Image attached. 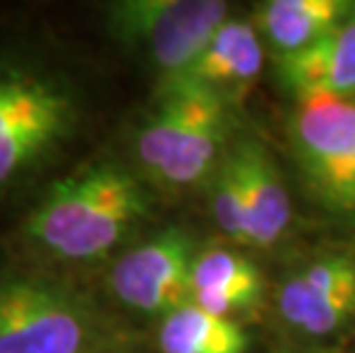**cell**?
Wrapping results in <instances>:
<instances>
[{"instance_id":"cell-1","label":"cell","mask_w":355,"mask_h":353,"mask_svg":"<svg viewBox=\"0 0 355 353\" xmlns=\"http://www.w3.org/2000/svg\"><path fill=\"white\" fill-rule=\"evenodd\" d=\"M147 212L131 172L99 163L55 182L33 209L26 234L55 257L87 261L108 255Z\"/></svg>"},{"instance_id":"cell-2","label":"cell","mask_w":355,"mask_h":353,"mask_svg":"<svg viewBox=\"0 0 355 353\" xmlns=\"http://www.w3.org/2000/svg\"><path fill=\"white\" fill-rule=\"evenodd\" d=\"M76 122V103L62 80L0 58V186L28 177L55 152Z\"/></svg>"},{"instance_id":"cell-3","label":"cell","mask_w":355,"mask_h":353,"mask_svg":"<svg viewBox=\"0 0 355 353\" xmlns=\"http://www.w3.org/2000/svg\"><path fill=\"white\" fill-rule=\"evenodd\" d=\"M289 138L321 205L335 214H355V94L296 99Z\"/></svg>"},{"instance_id":"cell-4","label":"cell","mask_w":355,"mask_h":353,"mask_svg":"<svg viewBox=\"0 0 355 353\" xmlns=\"http://www.w3.org/2000/svg\"><path fill=\"white\" fill-rule=\"evenodd\" d=\"M227 14L230 5L220 0H124L110 5L108 21L112 33L145 51L168 80L207 49Z\"/></svg>"},{"instance_id":"cell-5","label":"cell","mask_w":355,"mask_h":353,"mask_svg":"<svg viewBox=\"0 0 355 353\" xmlns=\"http://www.w3.org/2000/svg\"><path fill=\"white\" fill-rule=\"evenodd\" d=\"M89 319L69 291L40 277L0 280V353H83Z\"/></svg>"},{"instance_id":"cell-6","label":"cell","mask_w":355,"mask_h":353,"mask_svg":"<svg viewBox=\"0 0 355 353\" xmlns=\"http://www.w3.org/2000/svg\"><path fill=\"white\" fill-rule=\"evenodd\" d=\"M195 241L168 227L122 255L110 271V287L126 307L142 314H170L191 303Z\"/></svg>"},{"instance_id":"cell-7","label":"cell","mask_w":355,"mask_h":353,"mask_svg":"<svg viewBox=\"0 0 355 353\" xmlns=\"http://www.w3.org/2000/svg\"><path fill=\"white\" fill-rule=\"evenodd\" d=\"M277 310L305 335L335 333L355 317V259L335 255L316 259L277 291Z\"/></svg>"},{"instance_id":"cell-8","label":"cell","mask_w":355,"mask_h":353,"mask_svg":"<svg viewBox=\"0 0 355 353\" xmlns=\"http://www.w3.org/2000/svg\"><path fill=\"white\" fill-rule=\"evenodd\" d=\"M263 67V46L252 24L227 19L211 37L207 49L163 85H191L216 94L225 103L239 101L250 92Z\"/></svg>"},{"instance_id":"cell-9","label":"cell","mask_w":355,"mask_h":353,"mask_svg":"<svg viewBox=\"0 0 355 353\" xmlns=\"http://www.w3.org/2000/svg\"><path fill=\"white\" fill-rule=\"evenodd\" d=\"M191 87V85H188ZM227 108L230 103L216 94L195 87V101L184 129L172 145L163 170L154 179L168 189H186L202 182L209 172L220 165L223 145L227 140Z\"/></svg>"},{"instance_id":"cell-10","label":"cell","mask_w":355,"mask_h":353,"mask_svg":"<svg viewBox=\"0 0 355 353\" xmlns=\"http://www.w3.org/2000/svg\"><path fill=\"white\" fill-rule=\"evenodd\" d=\"M277 71L296 99L355 94V14L312 46L277 60Z\"/></svg>"},{"instance_id":"cell-11","label":"cell","mask_w":355,"mask_h":353,"mask_svg":"<svg viewBox=\"0 0 355 353\" xmlns=\"http://www.w3.org/2000/svg\"><path fill=\"white\" fill-rule=\"evenodd\" d=\"M230 159L239 172L243 193L248 246H273L291 221L289 193L279 182L275 163L254 140H241L239 145H234Z\"/></svg>"},{"instance_id":"cell-12","label":"cell","mask_w":355,"mask_h":353,"mask_svg":"<svg viewBox=\"0 0 355 353\" xmlns=\"http://www.w3.org/2000/svg\"><path fill=\"white\" fill-rule=\"evenodd\" d=\"M355 14L351 0H268L257 7V28L277 60L300 53Z\"/></svg>"},{"instance_id":"cell-13","label":"cell","mask_w":355,"mask_h":353,"mask_svg":"<svg viewBox=\"0 0 355 353\" xmlns=\"http://www.w3.org/2000/svg\"><path fill=\"white\" fill-rule=\"evenodd\" d=\"M261 273L248 257L232 250L198 252L193 264L191 303L218 317L252 307L261 296Z\"/></svg>"},{"instance_id":"cell-14","label":"cell","mask_w":355,"mask_h":353,"mask_svg":"<svg viewBox=\"0 0 355 353\" xmlns=\"http://www.w3.org/2000/svg\"><path fill=\"white\" fill-rule=\"evenodd\" d=\"M158 347L163 353H248L250 337L234 319L186 303L163 317Z\"/></svg>"},{"instance_id":"cell-15","label":"cell","mask_w":355,"mask_h":353,"mask_svg":"<svg viewBox=\"0 0 355 353\" xmlns=\"http://www.w3.org/2000/svg\"><path fill=\"white\" fill-rule=\"evenodd\" d=\"M214 216L220 230L232 241L248 246V230H245V205L243 193H241L239 172L234 168L230 154L220 159V165L214 172Z\"/></svg>"}]
</instances>
